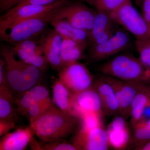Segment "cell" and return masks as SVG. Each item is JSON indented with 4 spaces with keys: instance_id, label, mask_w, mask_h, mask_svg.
<instances>
[{
    "instance_id": "1",
    "label": "cell",
    "mask_w": 150,
    "mask_h": 150,
    "mask_svg": "<svg viewBox=\"0 0 150 150\" xmlns=\"http://www.w3.org/2000/svg\"><path fill=\"white\" fill-rule=\"evenodd\" d=\"M80 123L77 117L62 112L55 105L30 123V129L46 143L61 142L75 132Z\"/></svg>"
},
{
    "instance_id": "2",
    "label": "cell",
    "mask_w": 150,
    "mask_h": 150,
    "mask_svg": "<svg viewBox=\"0 0 150 150\" xmlns=\"http://www.w3.org/2000/svg\"><path fill=\"white\" fill-rule=\"evenodd\" d=\"M1 54L5 63L9 87L17 96L39 84L42 71L32 65L18 61L13 49L7 46L1 48Z\"/></svg>"
},
{
    "instance_id": "3",
    "label": "cell",
    "mask_w": 150,
    "mask_h": 150,
    "mask_svg": "<svg viewBox=\"0 0 150 150\" xmlns=\"http://www.w3.org/2000/svg\"><path fill=\"white\" fill-rule=\"evenodd\" d=\"M103 74L129 82L150 85V73L140 59L129 54H121L100 65Z\"/></svg>"
},
{
    "instance_id": "4",
    "label": "cell",
    "mask_w": 150,
    "mask_h": 150,
    "mask_svg": "<svg viewBox=\"0 0 150 150\" xmlns=\"http://www.w3.org/2000/svg\"><path fill=\"white\" fill-rule=\"evenodd\" d=\"M60 8L18 22L0 31L1 39L14 45L21 41L32 39L45 30Z\"/></svg>"
},
{
    "instance_id": "5",
    "label": "cell",
    "mask_w": 150,
    "mask_h": 150,
    "mask_svg": "<svg viewBox=\"0 0 150 150\" xmlns=\"http://www.w3.org/2000/svg\"><path fill=\"white\" fill-rule=\"evenodd\" d=\"M115 23L120 25L137 39L150 38V28L142 15L129 0L110 13Z\"/></svg>"
},
{
    "instance_id": "6",
    "label": "cell",
    "mask_w": 150,
    "mask_h": 150,
    "mask_svg": "<svg viewBox=\"0 0 150 150\" xmlns=\"http://www.w3.org/2000/svg\"><path fill=\"white\" fill-rule=\"evenodd\" d=\"M59 80L73 95L89 88L94 81L87 67L78 62L63 67L59 71Z\"/></svg>"
},
{
    "instance_id": "7",
    "label": "cell",
    "mask_w": 150,
    "mask_h": 150,
    "mask_svg": "<svg viewBox=\"0 0 150 150\" xmlns=\"http://www.w3.org/2000/svg\"><path fill=\"white\" fill-rule=\"evenodd\" d=\"M69 3V0H58L48 5H27L18 8H13L1 15L0 31L18 22L44 14L60 8Z\"/></svg>"
},
{
    "instance_id": "8",
    "label": "cell",
    "mask_w": 150,
    "mask_h": 150,
    "mask_svg": "<svg viewBox=\"0 0 150 150\" xmlns=\"http://www.w3.org/2000/svg\"><path fill=\"white\" fill-rule=\"evenodd\" d=\"M96 11L80 3L69 4L58 10L54 18L64 20L89 33L93 26Z\"/></svg>"
},
{
    "instance_id": "9",
    "label": "cell",
    "mask_w": 150,
    "mask_h": 150,
    "mask_svg": "<svg viewBox=\"0 0 150 150\" xmlns=\"http://www.w3.org/2000/svg\"><path fill=\"white\" fill-rule=\"evenodd\" d=\"M131 44L128 32L118 30L104 43L90 47V59L95 61L103 60L125 50Z\"/></svg>"
},
{
    "instance_id": "10",
    "label": "cell",
    "mask_w": 150,
    "mask_h": 150,
    "mask_svg": "<svg viewBox=\"0 0 150 150\" xmlns=\"http://www.w3.org/2000/svg\"><path fill=\"white\" fill-rule=\"evenodd\" d=\"M101 77L113 88L119 103L120 114L127 120L130 117L131 102L138 91L139 83L129 82L107 75L103 74Z\"/></svg>"
},
{
    "instance_id": "11",
    "label": "cell",
    "mask_w": 150,
    "mask_h": 150,
    "mask_svg": "<svg viewBox=\"0 0 150 150\" xmlns=\"http://www.w3.org/2000/svg\"><path fill=\"white\" fill-rule=\"evenodd\" d=\"M73 143L79 150H107L110 146L107 131L103 126L89 130L80 129Z\"/></svg>"
},
{
    "instance_id": "12",
    "label": "cell",
    "mask_w": 150,
    "mask_h": 150,
    "mask_svg": "<svg viewBox=\"0 0 150 150\" xmlns=\"http://www.w3.org/2000/svg\"><path fill=\"white\" fill-rule=\"evenodd\" d=\"M63 41L62 35L54 29L43 35L39 43L48 64L59 72L64 67L61 57Z\"/></svg>"
},
{
    "instance_id": "13",
    "label": "cell",
    "mask_w": 150,
    "mask_h": 150,
    "mask_svg": "<svg viewBox=\"0 0 150 150\" xmlns=\"http://www.w3.org/2000/svg\"><path fill=\"white\" fill-rule=\"evenodd\" d=\"M13 49L22 62L36 67L42 71L47 69L48 63L42 49L32 39L17 43Z\"/></svg>"
},
{
    "instance_id": "14",
    "label": "cell",
    "mask_w": 150,
    "mask_h": 150,
    "mask_svg": "<svg viewBox=\"0 0 150 150\" xmlns=\"http://www.w3.org/2000/svg\"><path fill=\"white\" fill-rule=\"evenodd\" d=\"M73 105L76 116L86 112H93L103 115L99 93L94 86L73 95Z\"/></svg>"
},
{
    "instance_id": "15",
    "label": "cell",
    "mask_w": 150,
    "mask_h": 150,
    "mask_svg": "<svg viewBox=\"0 0 150 150\" xmlns=\"http://www.w3.org/2000/svg\"><path fill=\"white\" fill-rule=\"evenodd\" d=\"M126 120L119 114L115 116L108 126L106 131L109 146L114 149H124L131 144L132 135Z\"/></svg>"
},
{
    "instance_id": "16",
    "label": "cell",
    "mask_w": 150,
    "mask_h": 150,
    "mask_svg": "<svg viewBox=\"0 0 150 150\" xmlns=\"http://www.w3.org/2000/svg\"><path fill=\"white\" fill-rule=\"evenodd\" d=\"M114 23L110 13L97 11L93 26L88 33V43L91 47L108 40L115 32Z\"/></svg>"
},
{
    "instance_id": "17",
    "label": "cell",
    "mask_w": 150,
    "mask_h": 150,
    "mask_svg": "<svg viewBox=\"0 0 150 150\" xmlns=\"http://www.w3.org/2000/svg\"><path fill=\"white\" fill-rule=\"evenodd\" d=\"M50 98L48 88L38 84L15 98L17 111L22 115H26L28 108L32 105Z\"/></svg>"
},
{
    "instance_id": "18",
    "label": "cell",
    "mask_w": 150,
    "mask_h": 150,
    "mask_svg": "<svg viewBox=\"0 0 150 150\" xmlns=\"http://www.w3.org/2000/svg\"><path fill=\"white\" fill-rule=\"evenodd\" d=\"M93 86L100 96L103 114L108 116L120 114L118 99L111 86L102 77L94 81Z\"/></svg>"
},
{
    "instance_id": "19",
    "label": "cell",
    "mask_w": 150,
    "mask_h": 150,
    "mask_svg": "<svg viewBox=\"0 0 150 150\" xmlns=\"http://www.w3.org/2000/svg\"><path fill=\"white\" fill-rule=\"evenodd\" d=\"M33 132L29 128L19 129L4 136L0 142L1 150H23L33 138Z\"/></svg>"
},
{
    "instance_id": "20",
    "label": "cell",
    "mask_w": 150,
    "mask_h": 150,
    "mask_svg": "<svg viewBox=\"0 0 150 150\" xmlns=\"http://www.w3.org/2000/svg\"><path fill=\"white\" fill-rule=\"evenodd\" d=\"M148 85L138 83V89L130 107V124L132 129L139 122L144 109L150 99Z\"/></svg>"
},
{
    "instance_id": "21",
    "label": "cell",
    "mask_w": 150,
    "mask_h": 150,
    "mask_svg": "<svg viewBox=\"0 0 150 150\" xmlns=\"http://www.w3.org/2000/svg\"><path fill=\"white\" fill-rule=\"evenodd\" d=\"M50 23L62 37L69 38L85 48L88 43V33L74 27L66 21L53 18Z\"/></svg>"
},
{
    "instance_id": "22",
    "label": "cell",
    "mask_w": 150,
    "mask_h": 150,
    "mask_svg": "<svg viewBox=\"0 0 150 150\" xmlns=\"http://www.w3.org/2000/svg\"><path fill=\"white\" fill-rule=\"evenodd\" d=\"M52 89V101L56 107L62 112L76 117L73 107L72 94L59 80L54 82Z\"/></svg>"
},
{
    "instance_id": "23",
    "label": "cell",
    "mask_w": 150,
    "mask_h": 150,
    "mask_svg": "<svg viewBox=\"0 0 150 150\" xmlns=\"http://www.w3.org/2000/svg\"><path fill=\"white\" fill-rule=\"evenodd\" d=\"M15 105V97L10 88L0 86V120L16 122L18 112Z\"/></svg>"
},
{
    "instance_id": "24",
    "label": "cell",
    "mask_w": 150,
    "mask_h": 150,
    "mask_svg": "<svg viewBox=\"0 0 150 150\" xmlns=\"http://www.w3.org/2000/svg\"><path fill=\"white\" fill-rule=\"evenodd\" d=\"M63 38L61 57L64 67L81 59L85 48L69 38Z\"/></svg>"
},
{
    "instance_id": "25",
    "label": "cell",
    "mask_w": 150,
    "mask_h": 150,
    "mask_svg": "<svg viewBox=\"0 0 150 150\" xmlns=\"http://www.w3.org/2000/svg\"><path fill=\"white\" fill-rule=\"evenodd\" d=\"M132 129L130 148L139 150L150 141V119L143 125L135 126Z\"/></svg>"
},
{
    "instance_id": "26",
    "label": "cell",
    "mask_w": 150,
    "mask_h": 150,
    "mask_svg": "<svg viewBox=\"0 0 150 150\" xmlns=\"http://www.w3.org/2000/svg\"><path fill=\"white\" fill-rule=\"evenodd\" d=\"M102 115L93 112H86L79 116L80 129L89 130L99 127H103Z\"/></svg>"
},
{
    "instance_id": "27",
    "label": "cell",
    "mask_w": 150,
    "mask_h": 150,
    "mask_svg": "<svg viewBox=\"0 0 150 150\" xmlns=\"http://www.w3.org/2000/svg\"><path fill=\"white\" fill-rule=\"evenodd\" d=\"M135 44L139 55V59L150 73V38L137 39Z\"/></svg>"
},
{
    "instance_id": "28",
    "label": "cell",
    "mask_w": 150,
    "mask_h": 150,
    "mask_svg": "<svg viewBox=\"0 0 150 150\" xmlns=\"http://www.w3.org/2000/svg\"><path fill=\"white\" fill-rule=\"evenodd\" d=\"M54 105L51 98L45 101L32 105L28 108L26 114L30 123H32L35 121Z\"/></svg>"
},
{
    "instance_id": "29",
    "label": "cell",
    "mask_w": 150,
    "mask_h": 150,
    "mask_svg": "<svg viewBox=\"0 0 150 150\" xmlns=\"http://www.w3.org/2000/svg\"><path fill=\"white\" fill-rule=\"evenodd\" d=\"M129 0H95L94 6L96 10L110 13Z\"/></svg>"
},
{
    "instance_id": "30",
    "label": "cell",
    "mask_w": 150,
    "mask_h": 150,
    "mask_svg": "<svg viewBox=\"0 0 150 150\" xmlns=\"http://www.w3.org/2000/svg\"><path fill=\"white\" fill-rule=\"evenodd\" d=\"M58 142L54 143H46L44 145L42 150H79L78 147L74 144Z\"/></svg>"
},
{
    "instance_id": "31",
    "label": "cell",
    "mask_w": 150,
    "mask_h": 150,
    "mask_svg": "<svg viewBox=\"0 0 150 150\" xmlns=\"http://www.w3.org/2000/svg\"><path fill=\"white\" fill-rule=\"evenodd\" d=\"M58 0H22L13 8H18L27 5H48L53 4Z\"/></svg>"
},
{
    "instance_id": "32",
    "label": "cell",
    "mask_w": 150,
    "mask_h": 150,
    "mask_svg": "<svg viewBox=\"0 0 150 150\" xmlns=\"http://www.w3.org/2000/svg\"><path fill=\"white\" fill-rule=\"evenodd\" d=\"M22 0H0V12L4 13L13 8Z\"/></svg>"
},
{
    "instance_id": "33",
    "label": "cell",
    "mask_w": 150,
    "mask_h": 150,
    "mask_svg": "<svg viewBox=\"0 0 150 150\" xmlns=\"http://www.w3.org/2000/svg\"><path fill=\"white\" fill-rule=\"evenodd\" d=\"M16 123L0 120V136L7 134L12 129L15 128Z\"/></svg>"
},
{
    "instance_id": "34",
    "label": "cell",
    "mask_w": 150,
    "mask_h": 150,
    "mask_svg": "<svg viewBox=\"0 0 150 150\" xmlns=\"http://www.w3.org/2000/svg\"><path fill=\"white\" fill-rule=\"evenodd\" d=\"M141 4L142 16L150 28V0H143Z\"/></svg>"
},
{
    "instance_id": "35",
    "label": "cell",
    "mask_w": 150,
    "mask_h": 150,
    "mask_svg": "<svg viewBox=\"0 0 150 150\" xmlns=\"http://www.w3.org/2000/svg\"><path fill=\"white\" fill-rule=\"evenodd\" d=\"M139 150H150V141L144 145Z\"/></svg>"
},
{
    "instance_id": "36",
    "label": "cell",
    "mask_w": 150,
    "mask_h": 150,
    "mask_svg": "<svg viewBox=\"0 0 150 150\" xmlns=\"http://www.w3.org/2000/svg\"><path fill=\"white\" fill-rule=\"evenodd\" d=\"M84 1H85L87 3H88L89 4L92 6H94L95 1V0H84Z\"/></svg>"
},
{
    "instance_id": "37",
    "label": "cell",
    "mask_w": 150,
    "mask_h": 150,
    "mask_svg": "<svg viewBox=\"0 0 150 150\" xmlns=\"http://www.w3.org/2000/svg\"><path fill=\"white\" fill-rule=\"evenodd\" d=\"M137 1L138 3H139V4H142V1H143V0H137Z\"/></svg>"
},
{
    "instance_id": "38",
    "label": "cell",
    "mask_w": 150,
    "mask_h": 150,
    "mask_svg": "<svg viewBox=\"0 0 150 150\" xmlns=\"http://www.w3.org/2000/svg\"><path fill=\"white\" fill-rule=\"evenodd\" d=\"M148 91H149V93L150 96V85H149L148 86Z\"/></svg>"
}]
</instances>
